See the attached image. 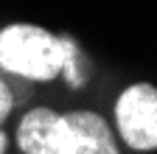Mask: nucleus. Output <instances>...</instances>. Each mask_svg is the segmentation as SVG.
Listing matches in <instances>:
<instances>
[{
	"label": "nucleus",
	"mask_w": 157,
	"mask_h": 154,
	"mask_svg": "<svg viewBox=\"0 0 157 154\" xmlns=\"http://www.w3.org/2000/svg\"><path fill=\"white\" fill-rule=\"evenodd\" d=\"M115 129L132 151L157 148V87L135 81L115 98Z\"/></svg>",
	"instance_id": "obj_2"
},
{
	"label": "nucleus",
	"mask_w": 157,
	"mask_h": 154,
	"mask_svg": "<svg viewBox=\"0 0 157 154\" xmlns=\"http://www.w3.org/2000/svg\"><path fill=\"white\" fill-rule=\"evenodd\" d=\"M6 148H9V137H6V132L0 129V154H6Z\"/></svg>",
	"instance_id": "obj_7"
},
{
	"label": "nucleus",
	"mask_w": 157,
	"mask_h": 154,
	"mask_svg": "<svg viewBox=\"0 0 157 154\" xmlns=\"http://www.w3.org/2000/svg\"><path fill=\"white\" fill-rule=\"evenodd\" d=\"M17 146L23 154H65L62 112L51 107H34L17 123Z\"/></svg>",
	"instance_id": "obj_4"
},
{
	"label": "nucleus",
	"mask_w": 157,
	"mask_h": 154,
	"mask_svg": "<svg viewBox=\"0 0 157 154\" xmlns=\"http://www.w3.org/2000/svg\"><path fill=\"white\" fill-rule=\"evenodd\" d=\"M62 48H65V62H62V73L67 76L70 87H82L84 84V73H82V51L70 36H62Z\"/></svg>",
	"instance_id": "obj_5"
},
{
	"label": "nucleus",
	"mask_w": 157,
	"mask_h": 154,
	"mask_svg": "<svg viewBox=\"0 0 157 154\" xmlns=\"http://www.w3.org/2000/svg\"><path fill=\"white\" fill-rule=\"evenodd\" d=\"M62 36L31 23L0 28V70L23 81H53L62 76Z\"/></svg>",
	"instance_id": "obj_1"
},
{
	"label": "nucleus",
	"mask_w": 157,
	"mask_h": 154,
	"mask_svg": "<svg viewBox=\"0 0 157 154\" xmlns=\"http://www.w3.org/2000/svg\"><path fill=\"white\" fill-rule=\"evenodd\" d=\"M14 90H11V84H9V79H3L0 76V123H6V118L11 115V109H14Z\"/></svg>",
	"instance_id": "obj_6"
},
{
	"label": "nucleus",
	"mask_w": 157,
	"mask_h": 154,
	"mask_svg": "<svg viewBox=\"0 0 157 154\" xmlns=\"http://www.w3.org/2000/svg\"><path fill=\"white\" fill-rule=\"evenodd\" d=\"M65 154H121L118 134L98 112L73 109L62 115Z\"/></svg>",
	"instance_id": "obj_3"
}]
</instances>
